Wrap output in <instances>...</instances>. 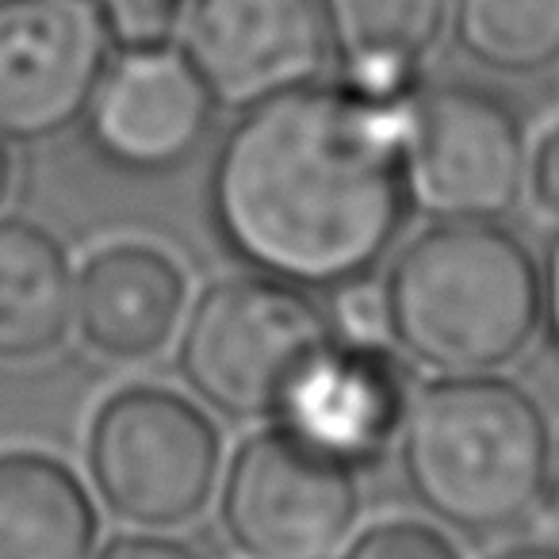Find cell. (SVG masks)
I'll use <instances>...</instances> for the list:
<instances>
[{
    "label": "cell",
    "instance_id": "obj_1",
    "mask_svg": "<svg viewBox=\"0 0 559 559\" xmlns=\"http://www.w3.org/2000/svg\"><path fill=\"white\" fill-rule=\"evenodd\" d=\"M403 108L345 85H299L241 111L207 185L226 249L296 288L372 276L411 207Z\"/></svg>",
    "mask_w": 559,
    "mask_h": 559
},
{
    "label": "cell",
    "instance_id": "obj_2",
    "mask_svg": "<svg viewBox=\"0 0 559 559\" xmlns=\"http://www.w3.org/2000/svg\"><path fill=\"white\" fill-rule=\"evenodd\" d=\"M383 288L388 337L441 376H490L528 349L544 276L495 218H441L395 257Z\"/></svg>",
    "mask_w": 559,
    "mask_h": 559
},
{
    "label": "cell",
    "instance_id": "obj_3",
    "mask_svg": "<svg viewBox=\"0 0 559 559\" xmlns=\"http://www.w3.org/2000/svg\"><path fill=\"white\" fill-rule=\"evenodd\" d=\"M399 460L411 495L472 536L518 528L548 495L551 433L540 406L495 376H444L411 399Z\"/></svg>",
    "mask_w": 559,
    "mask_h": 559
},
{
    "label": "cell",
    "instance_id": "obj_4",
    "mask_svg": "<svg viewBox=\"0 0 559 559\" xmlns=\"http://www.w3.org/2000/svg\"><path fill=\"white\" fill-rule=\"evenodd\" d=\"M330 342L326 314L304 288L264 272L226 276L188 311L180 376L226 418H276L296 380Z\"/></svg>",
    "mask_w": 559,
    "mask_h": 559
},
{
    "label": "cell",
    "instance_id": "obj_5",
    "mask_svg": "<svg viewBox=\"0 0 559 559\" xmlns=\"http://www.w3.org/2000/svg\"><path fill=\"white\" fill-rule=\"evenodd\" d=\"M85 464L116 518L142 528H177L215 498L223 429L180 391L134 383L93 414Z\"/></svg>",
    "mask_w": 559,
    "mask_h": 559
},
{
    "label": "cell",
    "instance_id": "obj_6",
    "mask_svg": "<svg viewBox=\"0 0 559 559\" xmlns=\"http://www.w3.org/2000/svg\"><path fill=\"white\" fill-rule=\"evenodd\" d=\"M528 173L521 116L472 81L414 88L403 108V177L411 203L437 218H498Z\"/></svg>",
    "mask_w": 559,
    "mask_h": 559
},
{
    "label": "cell",
    "instance_id": "obj_7",
    "mask_svg": "<svg viewBox=\"0 0 559 559\" xmlns=\"http://www.w3.org/2000/svg\"><path fill=\"white\" fill-rule=\"evenodd\" d=\"M218 521L246 559H334L360 513L353 467L292 429H261L218 479Z\"/></svg>",
    "mask_w": 559,
    "mask_h": 559
},
{
    "label": "cell",
    "instance_id": "obj_8",
    "mask_svg": "<svg viewBox=\"0 0 559 559\" xmlns=\"http://www.w3.org/2000/svg\"><path fill=\"white\" fill-rule=\"evenodd\" d=\"M111 47L100 0H0V134L35 142L78 123Z\"/></svg>",
    "mask_w": 559,
    "mask_h": 559
},
{
    "label": "cell",
    "instance_id": "obj_9",
    "mask_svg": "<svg viewBox=\"0 0 559 559\" xmlns=\"http://www.w3.org/2000/svg\"><path fill=\"white\" fill-rule=\"evenodd\" d=\"M326 55L319 0H192L185 12V58L223 108L311 85Z\"/></svg>",
    "mask_w": 559,
    "mask_h": 559
},
{
    "label": "cell",
    "instance_id": "obj_10",
    "mask_svg": "<svg viewBox=\"0 0 559 559\" xmlns=\"http://www.w3.org/2000/svg\"><path fill=\"white\" fill-rule=\"evenodd\" d=\"M211 111L215 100L192 62L169 47H146L108 62L85 119L88 139L111 165L165 173L200 150Z\"/></svg>",
    "mask_w": 559,
    "mask_h": 559
},
{
    "label": "cell",
    "instance_id": "obj_11",
    "mask_svg": "<svg viewBox=\"0 0 559 559\" xmlns=\"http://www.w3.org/2000/svg\"><path fill=\"white\" fill-rule=\"evenodd\" d=\"M411 376L388 345L330 342L280 406V426L345 467H372L399 444Z\"/></svg>",
    "mask_w": 559,
    "mask_h": 559
},
{
    "label": "cell",
    "instance_id": "obj_12",
    "mask_svg": "<svg viewBox=\"0 0 559 559\" xmlns=\"http://www.w3.org/2000/svg\"><path fill=\"white\" fill-rule=\"evenodd\" d=\"M188 307V272L154 241H111L78 269L73 326L108 360H146L169 345Z\"/></svg>",
    "mask_w": 559,
    "mask_h": 559
},
{
    "label": "cell",
    "instance_id": "obj_13",
    "mask_svg": "<svg viewBox=\"0 0 559 559\" xmlns=\"http://www.w3.org/2000/svg\"><path fill=\"white\" fill-rule=\"evenodd\" d=\"M449 9L452 0H319L342 70L337 85L376 104H406Z\"/></svg>",
    "mask_w": 559,
    "mask_h": 559
},
{
    "label": "cell",
    "instance_id": "obj_14",
    "mask_svg": "<svg viewBox=\"0 0 559 559\" xmlns=\"http://www.w3.org/2000/svg\"><path fill=\"white\" fill-rule=\"evenodd\" d=\"M78 269L32 218H0V365H32L73 330Z\"/></svg>",
    "mask_w": 559,
    "mask_h": 559
},
{
    "label": "cell",
    "instance_id": "obj_15",
    "mask_svg": "<svg viewBox=\"0 0 559 559\" xmlns=\"http://www.w3.org/2000/svg\"><path fill=\"white\" fill-rule=\"evenodd\" d=\"M100 518L85 483L47 452H0V559H93Z\"/></svg>",
    "mask_w": 559,
    "mask_h": 559
},
{
    "label": "cell",
    "instance_id": "obj_16",
    "mask_svg": "<svg viewBox=\"0 0 559 559\" xmlns=\"http://www.w3.org/2000/svg\"><path fill=\"white\" fill-rule=\"evenodd\" d=\"M452 27L467 58L528 78L559 62V0H452Z\"/></svg>",
    "mask_w": 559,
    "mask_h": 559
},
{
    "label": "cell",
    "instance_id": "obj_17",
    "mask_svg": "<svg viewBox=\"0 0 559 559\" xmlns=\"http://www.w3.org/2000/svg\"><path fill=\"white\" fill-rule=\"evenodd\" d=\"M111 43L123 50L169 47L185 27V0H100Z\"/></svg>",
    "mask_w": 559,
    "mask_h": 559
},
{
    "label": "cell",
    "instance_id": "obj_18",
    "mask_svg": "<svg viewBox=\"0 0 559 559\" xmlns=\"http://www.w3.org/2000/svg\"><path fill=\"white\" fill-rule=\"evenodd\" d=\"M337 559H460L456 544L426 521H380Z\"/></svg>",
    "mask_w": 559,
    "mask_h": 559
},
{
    "label": "cell",
    "instance_id": "obj_19",
    "mask_svg": "<svg viewBox=\"0 0 559 559\" xmlns=\"http://www.w3.org/2000/svg\"><path fill=\"white\" fill-rule=\"evenodd\" d=\"M334 307V326L342 342H360V345H388V307H383V288L372 284L368 276L342 284Z\"/></svg>",
    "mask_w": 559,
    "mask_h": 559
},
{
    "label": "cell",
    "instance_id": "obj_20",
    "mask_svg": "<svg viewBox=\"0 0 559 559\" xmlns=\"http://www.w3.org/2000/svg\"><path fill=\"white\" fill-rule=\"evenodd\" d=\"M528 192H533V203L544 211V215L559 218V127H551L540 139V146L528 157Z\"/></svg>",
    "mask_w": 559,
    "mask_h": 559
},
{
    "label": "cell",
    "instance_id": "obj_21",
    "mask_svg": "<svg viewBox=\"0 0 559 559\" xmlns=\"http://www.w3.org/2000/svg\"><path fill=\"white\" fill-rule=\"evenodd\" d=\"M93 559H203L192 544L169 540V536H119L108 548H100Z\"/></svg>",
    "mask_w": 559,
    "mask_h": 559
},
{
    "label": "cell",
    "instance_id": "obj_22",
    "mask_svg": "<svg viewBox=\"0 0 559 559\" xmlns=\"http://www.w3.org/2000/svg\"><path fill=\"white\" fill-rule=\"evenodd\" d=\"M544 311H548L551 337L559 345V238L548 253V269H544Z\"/></svg>",
    "mask_w": 559,
    "mask_h": 559
},
{
    "label": "cell",
    "instance_id": "obj_23",
    "mask_svg": "<svg viewBox=\"0 0 559 559\" xmlns=\"http://www.w3.org/2000/svg\"><path fill=\"white\" fill-rule=\"evenodd\" d=\"M495 559H559V548H548V544H525V548H510Z\"/></svg>",
    "mask_w": 559,
    "mask_h": 559
},
{
    "label": "cell",
    "instance_id": "obj_24",
    "mask_svg": "<svg viewBox=\"0 0 559 559\" xmlns=\"http://www.w3.org/2000/svg\"><path fill=\"white\" fill-rule=\"evenodd\" d=\"M9 185H12V150H9V139L0 134V203L9 195Z\"/></svg>",
    "mask_w": 559,
    "mask_h": 559
},
{
    "label": "cell",
    "instance_id": "obj_25",
    "mask_svg": "<svg viewBox=\"0 0 559 559\" xmlns=\"http://www.w3.org/2000/svg\"><path fill=\"white\" fill-rule=\"evenodd\" d=\"M548 498L559 513V441H556V449H551V464H548Z\"/></svg>",
    "mask_w": 559,
    "mask_h": 559
}]
</instances>
